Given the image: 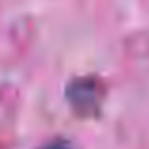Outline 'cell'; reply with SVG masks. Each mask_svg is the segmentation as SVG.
Masks as SVG:
<instances>
[{"mask_svg": "<svg viewBox=\"0 0 149 149\" xmlns=\"http://www.w3.org/2000/svg\"><path fill=\"white\" fill-rule=\"evenodd\" d=\"M66 100L79 115H95L102 104V83L93 76L76 77L66 87Z\"/></svg>", "mask_w": 149, "mask_h": 149, "instance_id": "cell-1", "label": "cell"}, {"mask_svg": "<svg viewBox=\"0 0 149 149\" xmlns=\"http://www.w3.org/2000/svg\"><path fill=\"white\" fill-rule=\"evenodd\" d=\"M40 149H72V147H70V143L64 142V140H53V142L42 146Z\"/></svg>", "mask_w": 149, "mask_h": 149, "instance_id": "cell-2", "label": "cell"}]
</instances>
